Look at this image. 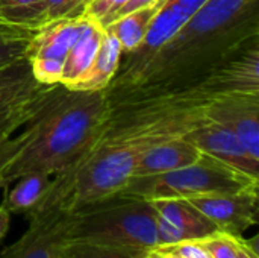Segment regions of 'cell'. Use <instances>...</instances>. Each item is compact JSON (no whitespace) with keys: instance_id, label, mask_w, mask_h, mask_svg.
<instances>
[{"instance_id":"obj_2","label":"cell","mask_w":259,"mask_h":258,"mask_svg":"<svg viewBox=\"0 0 259 258\" xmlns=\"http://www.w3.org/2000/svg\"><path fill=\"white\" fill-rule=\"evenodd\" d=\"M106 90L50 87L26 122L29 140L0 176V189L30 172L58 175L82 158L103 135L111 120Z\"/></svg>"},{"instance_id":"obj_5","label":"cell","mask_w":259,"mask_h":258,"mask_svg":"<svg viewBox=\"0 0 259 258\" xmlns=\"http://www.w3.org/2000/svg\"><path fill=\"white\" fill-rule=\"evenodd\" d=\"M228 94H259V35L243 43L194 88L170 103L203 105L214 97Z\"/></svg>"},{"instance_id":"obj_20","label":"cell","mask_w":259,"mask_h":258,"mask_svg":"<svg viewBox=\"0 0 259 258\" xmlns=\"http://www.w3.org/2000/svg\"><path fill=\"white\" fill-rule=\"evenodd\" d=\"M144 252L129 251L123 248L85 243V242H70L61 258H141Z\"/></svg>"},{"instance_id":"obj_18","label":"cell","mask_w":259,"mask_h":258,"mask_svg":"<svg viewBox=\"0 0 259 258\" xmlns=\"http://www.w3.org/2000/svg\"><path fill=\"white\" fill-rule=\"evenodd\" d=\"M0 23L38 30L47 24L46 0H0Z\"/></svg>"},{"instance_id":"obj_7","label":"cell","mask_w":259,"mask_h":258,"mask_svg":"<svg viewBox=\"0 0 259 258\" xmlns=\"http://www.w3.org/2000/svg\"><path fill=\"white\" fill-rule=\"evenodd\" d=\"M50 87L33 78L26 58L0 68V137L24 126Z\"/></svg>"},{"instance_id":"obj_24","label":"cell","mask_w":259,"mask_h":258,"mask_svg":"<svg viewBox=\"0 0 259 258\" xmlns=\"http://www.w3.org/2000/svg\"><path fill=\"white\" fill-rule=\"evenodd\" d=\"M164 248L178 254L181 258H211L199 240L182 242V243H176V245H165Z\"/></svg>"},{"instance_id":"obj_15","label":"cell","mask_w":259,"mask_h":258,"mask_svg":"<svg viewBox=\"0 0 259 258\" xmlns=\"http://www.w3.org/2000/svg\"><path fill=\"white\" fill-rule=\"evenodd\" d=\"M121 55H123V49L118 40L112 33L106 32L105 29V36L91 65L88 67L82 79L70 90H82V91L106 90L120 68Z\"/></svg>"},{"instance_id":"obj_28","label":"cell","mask_w":259,"mask_h":258,"mask_svg":"<svg viewBox=\"0 0 259 258\" xmlns=\"http://www.w3.org/2000/svg\"><path fill=\"white\" fill-rule=\"evenodd\" d=\"M141 258H143V257H141Z\"/></svg>"},{"instance_id":"obj_14","label":"cell","mask_w":259,"mask_h":258,"mask_svg":"<svg viewBox=\"0 0 259 258\" xmlns=\"http://www.w3.org/2000/svg\"><path fill=\"white\" fill-rule=\"evenodd\" d=\"M103 36L105 27L102 26V23L85 14L80 32L65 58L61 85H64L65 88H73L82 79L93 62Z\"/></svg>"},{"instance_id":"obj_4","label":"cell","mask_w":259,"mask_h":258,"mask_svg":"<svg viewBox=\"0 0 259 258\" xmlns=\"http://www.w3.org/2000/svg\"><path fill=\"white\" fill-rule=\"evenodd\" d=\"M259 186L244 172L202 154L200 158L185 167L150 176H134L117 196L156 199H191L217 193H234Z\"/></svg>"},{"instance_id":"obj_25","label":"cell","mask_w":259,"mask_h":258,"mask_svg":"<svg viewBox=\"0 0 259 258\" xmlns=\"http://www.w3.org/2000/svg\"><path fill=\"white\" fill-rule=\"evenodd\" d=\"M156 2H159V0H131L129 3H126V5L115 14V17H114L111 21H114L115 18H118V17H121V15H124V14H127V12H131V11H134V9H137V8H141V6H146V5H152V3H156Z\"/></svg>"},{"instance_id":"obj_3","label":"cell","mask_w":259,"mask_h":258,"mask_svg":"<svg viewBox=\"0 0 259 258\" xmlns=\"http://www.w3.org/2000/svg\"><path fill=\"white\" fill-rule=\"evenodd\" d=\"M70 242H85L137 252L158 246L156 211L152 201L127 196L111 199L76 210Z\"/></svg>"},{"instance_id":"obj_19","label":"cell","mask_w":259,"mask_h":258,"mask_svg":"<svg viewBox=\"0 0 259 258\" xmlns=\"http://www.w3.org/2000/svg\"><path fill=\"white\" fill-rule=\"evenodd\" d=\"M35 30L0 23V68L26 58Z\"/></svg>"},{"instance_id":"obj_17","label":"cell","mask_w":259,"mask_h":258,"mask_svg":"<svg viewBox=\"0 0 259 258\" xmlns=\"http://www.w3.org/2000/svg\"><path fill=\"white\" fill-rule=\"evenodd\" d=\"M53 181V175L46 172H30L21 175L14 182L15 186L6 193L3 207L12 213H30L47 195Z\"/></svg>"},{"instance_id":"obj_6","label":"cell","mask_w":259,"mask_h":258,"mask_svg":"<svg viewBox=\"0 0 259 258\" xmlns=\"http://www.w3.org/2000/svg\"><path fill=\"white\" fill-rule=\"evenodd\" d=\"M74 211L62 202L44 199L30 211L29 228L12 245L0 252V258H61L70 243Z\"/></svg>"},{"instance_id":"obj_26","label":"cell","mask_w":259,"mask_h":258,"mask_svg":"<svg viewBox=\"0 0 259 258\" xmlns=\"http://www.w3.org/2000/svg\"><path fill=\"white\" fill-rule=\"evenodd\" d=\"M9 225H11V213L3 205H0V240L6 236Z\"/></svg>"},{"instance_id":"obj_16","label":"cell","mask_w":259,"mask_h":258,"mask_svg":"<svg viewBox=\"0 0 259 258\" xmlns=\"http://www.w3.org/2000/svg\"><path fill=\"white\" fill-rule=\"evenodd\" d=\"M164 2L165 0H159L152 5L137 8L105 26L106 32L112 33L118 40V43L123 49V53L132 52L134 49H137L141 44L153 18L156 17L158 11L161 9Z\"/></svg>"},{"instance_id":"obj_13","label":"cell","mask_w":259,"mask_h":258,"mask_svg":"<svg viewBox=\"0 0 259 258\" xmlns=\"http://www.w3.org/2000/svg\"><path fill=\"white\" fill-rule=\"evenodd\" d=\"M200 155L202 152L185 137H173L144 151L135 166L134 176H150L171 172L196 163Z\"/></svg>"},{"instance_id":"obj_10","label":"cell","mask_w":259,"mask_h":258,"mask_svg":"<svg viewBox=\"0 0 259 258\" xmlns=\"http://www.w3.org/2000/svg\"><path fill=\"white\" fill-rule=\"evenodd\" d=\"M152 204L156 211L158 246L196 242L219 231L187 199H156Z\"/></svg>"},{"instance_id":"obj_11","label":"cell","mask_w":259,"mask_h":258,"mask_svg":"<svg viewBox=\"0 0 259 258\" xmlns=\"http://www.w3.org/2000/svg\"><path fill=\"white\" fill-rule=\"evenodd\" d=\"M182 137L191 141L202 154L214 157L246 175L259 179V160H255L243 146V143L226 128L202 117Z\"/></svg>"},{"instance_id":"obj_27","label":"cell","mask_w":259,"mask_h":258,"mask_svg":"<svg viewBox=\"0 0 259 258\" xmlns=\"http://www.w3.org/2000/svg\"><path fill=\"white\" fill-rule=\"evenodd\" d=\"M241 239H243V237H238V254H240V258H259L258 255L252 254V252L243 245Z\"/></svg>"},{"instance_id":"obj_23","label":"cell","mask_w":259,"mask_h":258,"mask_svg":"<svg viewBox=\"0 0 259 258\" xmlns=\"http://www.w3.org/2000/svg\"><path fill=\"white\" fill-rule=\"evenodd\" d=\"M29 140V131L24 129L18 137H0V176L11 161L20 154Z\"/></svg>"},{"instance_id":"obj_1","label":"cell","mask_w":259,"mask_h":258,"mask_svg":"<svg viewBox=\"0 0 259 258\" xmlns=\"http://www.w3.org/2000/svg\"><path fill=\"white\" fill-rule=\"evenodd\" d=\"M255 35H259V0H208L158 50L131 87L108 96L109 103L181 97Z\"/></svg>"},{"instance_id":"obj_9","label":"cell","mask_w":259,"mask_h":258,"mask_svg":"<svg viewBox=\"0 0 259 258\" xmlns=\"http://www.w3.org/2000/svg\"><path fill=\"white\" fill-rule=\"evenodd\" d=\"M208 120L231 131L244 149L259 160V94H228L202 105Z\"/></svg>"},{"instance_id":"obj_8","label":"cell","mask_w":259,"mask_h":258,"mask_svg":"<svg viewBox=\"0 0 259 258\" xmlns=\"http://www.w3.org/2000/svg\"><path fill=\"white\" fill-rule=\"evenodd\" d=\"M259 186H252L234 193H217L187 199L205 214L220 233L232 237L243 234L258 224Z\"/></svg>"},{"instance_id":"obj_21","label":"cell","mask_w":259,"mask_h":258,"mask_svg":"<svg viewBox=\"0 0 259 258\" xmlns=\"http://www.w3.org/2000/svg\"><path fill=\"white\" fill-rule=\"evenodd\" d=\"M199 242L211 258H240L238 237H232L217 231Z\"/></svg>"},{"instance_id":"obj_12","label":"cell","mask_w":259,"mask_h":258,"mask_svg":"<svg viewBox=\"0 0 259 258\" xmlns=\"http://www.w3.org/2000/svg\"><path fill=\"white\" fill-rule=\"evenodd\" d=\"M83 17L85 15L77 18H62L50 21L35 30L27 47L26 59H46L64 67L68 50L80 32Z\"/></svg>"},{"instance_id":"obj_22","label":"cell","mask_w":259,"mask_h":258,"mask_svg":"<svg viewBox=\"0 0 259 258\" xmlns=\"http://www.w3.org/2000/svg\"><path fill=\"white\" fill-rule=\"evenodd\" d=\"M87 0H46L47 23L62 18H77L87 14Z\"/></svg>"}]
</instances>
